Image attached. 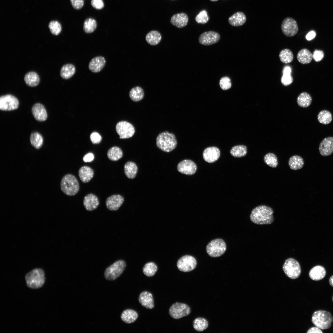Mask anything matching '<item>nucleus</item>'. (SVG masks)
<instances>
[{"label":"nucleus","mask_w":333,"mask_h":333,"mask_svg":"<svg viewBox=\"0 0 333 333\" xmlns=\"http://www.w3.org/2000/svg\"><path fill=\"white\" fill-rule=\"evenodd\" d=\"M274 211L271 207L262 205L254 208L250 216L251 221L259 225L271 224L274 221L273 214Z\"/></svg>","instance_id":"nucleus-1"},{"label":"nucleus","mask_w":333,"mask_h":333,"mask_svg":"<svg viewBox=\"0 0 333 333\" xmlns=\"http://www.w3.org/2000/svg\"><path fill=\"white\" fill-rule=\"evenodd\" d=\"M177 144L175 135L168 131L160 133L156 138L157 146L164 152H169L172 151L175 148Z\"/></svg>","instance_id":"nucleus-2"},{"label":"nucleus","mask_w":333,"mask_h":333,"mask_svg":"<svg viewBox=\"0 0 333 333\" xmlns=\"http://www.w3.org/2000/svg\"><path fill=\"white\" fill-rule=\"evenodd\" d=\"M62 191L68 196H73L78 193L80 189L79 183L73 175L68 174L64 175L60 182Z\"/></svg>","instance_id":"nucleus-3"},{"label":"nucleus","mask_w":333,"mask_h":333,"mask_svg":"<svg viewBox=\"0 0 333 333\" xmlns=\"http://www.w3.org/2000/svg\"><path fill=\"white\" fill-rule=\"evenodd\" d=\"M311 321L316 327L322 330L330 328L333 322V317L331 313L324 310H318L314 312Z\"/></svg>","instance_id":"nucleus-4"},{"label":"nucleus","mask_w":333,"mask_h":333,"mask_svg":"<svg viewBox=\"0 0 333 333\" xmlns=\"http://www.w3.org/2000/svg\"><path fill=\"white\" fill-rule=\"evenodd\" d=\"M25 280L28 287L32 289L39 288L45 282L44 271L41 269H34L26 275Z\"/></svg>","instance_id":"nucleus-5"},{"label":"nucleus","mask_w":333,"mask_h":333,"mask_svg":"<svg viewBox=\"0 0 333 333\" xmlns=\"http://www.w3.org/2000/svg\"><path fill=\"white\" fill-rule=\"evenodd\" d=\"M126 264L123 260H118L105 269L104 276L105 279L113 281L118 278L125 269Z\"/></svg>","instance_id":"nucleus-6"},{"label":"nucleus","mask_w":333,"mask_h":333,"mask_svg":"<svg viewBox=\"0 0 333 333\" xmlns=\"http://www.w3.org/2000/svg\"><path fill=\"white\" fill-rule=\"evenodd\" d=\"M226 249L224 241L221 239L212 240L208 244L206 248L207 253L212 257H219L222 255Z\"/></svg>","instance_id":"nucleus-7"},{"label":"nucleus","mask_w":333,"mask_h":333,"mask_svg":"<svg viewBox=\"0 0 333 333\" xmlns=\"http://www.w3.org/2000/svg\"><path fill=\"white\" fill-rule=\"evenodd\" d=\"M282 269L286 275L292 279L298 278L301 273V268L299 263L294 259L292 258L286 260Z\"/></svg>","instance_id":"nucleus-8"},{"label":"nucleus","mask_w":333,"mask_h":333,"mask_svg":"<svg viewBox=\"0 0 333 333\" xmlns=\"http://www.w3.org/2000/svg\"><path fill=\"white\" fill-rule=\"evenodd\" d=\"M190 312V307L187 305L179 302L173 304L169 310L170 315L175 319H179L187 316Z\"/></svg>","instance_id":"nucleus-9"},{"label":"nucleus","mask_w":333,"mask_h":333,"mask_svg":"<svg viewBox=\"0 0 333 333\" xmlns=\"http://www.w3.org/2000/svg\"><path fill=\"white\" fill-rule=\"evenodd\" d=\"M116 130L121 139L129 138L135 133V129L130 123L126 121L119 122L116 125Z\"/></svg>","instance_id":"nucleus-10"},{"label":"nucleus","mask_w":333,"mask_h":333,"mask_svg":"<svg viewBox=\"0 0 333 333\" xmlns=\"http://www.w3.org/2000/svg\"><path fill=\"white\" fill-rule=\"evenodd\" d=\"M197 261L193 256L186 255L182 257L178 261L177 266L178 269L183 272L192 271L196 267Z\"/></svg>","instance_id":"nucleus-11"},{"label":"nucleus","mask_w":333,"mask_h":333,"mask_svg":"<svg viewBox=\"0 0 333 333\" xmlns=\"http://www.w3.org/2000/svg\"><path fill=\"white\" fill-rule=\"evenodd\" d=\"M19 103L18 99L14 96L7 94L0 97V109L3 111H11L17 109Z\"/></svg>","instance_id":"nucleus-12"},{"label":"nucleus","mask_w":333,"mask_h":333,"mask_svg":"<svg viewBox=\"0 0 333 333\" xmlns=\"http://www.w3.org/2000/svg\"><path fill=\"white\" fill-rule=\"evenodd\" d=\"M281 29L283 33L287 37L295 35L298 30L296 21L290 17H287L283 20L281 25Z\"/></svg>","instance_id":"nucleus-13"},{"label":"nucleus","mask_w":333,"mask_h":333,"mask_svg":"<svg viewBox=\"0 0 333 333\" xmlns=\"http://www.w3.org/2000/svg\"><path fill=\"white\" fill-rule=\"evenodd\" d=\"M220 38V35L219 33L214 31H206L200 35L199 41L202 45L208 46L217 43Z\"/></svg>","instance_id":"nucleus-14"},{"label":"nucleus","mask_w":333,"mask_h":333,"mask_svg":"<svg viewBox=\"0 0 333 333\" xmlns=\"http://www.w3.org/2000/svg\"><path fill=\"white\" fill-rule=\"evenodd\" d=\"M197 170V166L194 162L192 161L185 159L179 163L177 166V170L180 173L188 175L194 174Z\"/></svg>","instance_id":"nucleus-15"},{"label":"nucleus","mask_w":333,"mask_h":333,"mask_svg":"<svg viewBox=\"0 0 333 333\" xmlns=\"http://www.w3.org/2000/svg\"><path fill=\"white\" fill-rule=\"evenodd\" d=\"M124 202V198L119 194L111 195L107 198L106 204L107 209L111 211L117 210Z\"/></svg>","instance_id":"nucleus-16"},{"label":"nucleus","mask_w":333,"mask_h":333,"mask_svg":"<svg viewBox=\"0 0 333 333\" xmlns=\"http://www.w3.org/2000/svg\"><path fill=\"white\" fill-rule=\"evenodd\" d=\"M319 150L321 155L327 156L333 153V137H329L324 138L320 142Z\"/></svg>","instance_id":"nucleus-17"},{"label":"nucleus","mask_w":333,"mask_h":333,"mask_svg":"<svg viewBox=\"0 0 333 333\" xmlns=\"http://www.w3.org/2000/svg\"><path fill=\"white\" fill-rule=\"evenodd\" d=\"M220 155L219 149L215 146L206 148L203 153L204 160L208 163H213L216 161L220 157Z\"/></svg>","instance_id":"nucleus-18"},{"label":"nucleus","mask_w":333,"mask_h":333,"mask_svg":"<svg viewBox=\"0 0 333 333\" xmlns=\"http://www.w3.org/2000/svg\"><path fill=\"white\" fill-rule=\"evenodd\" d=\"M106 64L105 58L102 56H96L91 59L88 65L89 70L94 73L100 72L104 67Z\"/></svg>","instance_id":"nucleus-19"},{"label":"nucleus","mask_w":333,"mask_h":333,"mask_svg":"<svg viewBox=\"0 0 333 333\" xmlns=\"http://www.w3.org/2000/svg\"><path fill=\"white\" fill-rule=\"evenodd\" d=\"M83 204L86 210L92 211L98 207L99 204V201L96 195L90 193L84 196Z\"/></svg>","instance_id":"nucleus-20"},{"label":"nucleus","mask_w":333,"mask_h":333,"mask_svg":"<svg viewBox=\"0 0 333 333\" xmlns=\"http://www.w3.org/2000/svg\"><path fill=\"white\" fill-rule=\"evenodd\" d=\"M32 113L35 118L37 121H44L47 118V113L44 106L40 103H36L32 107Z\"/></svg>","instance_id":"nucleus-21"},{"label":"nucleus","mask_w":333,"mask_h":333,"mask_svg":"<svg viewBox=\"0 0 333 333\" xmlns=\"http://www.w3.org/2000/svg\"><path fill=\"white\" fill-rule=\"evenodd\" d=\"M188 21V18L186 14L181 13L173 15L171 19V23L173 25L179 28L186 26Z\"/></svg>","instance_id":"nucleus-22"},{"label":"nucleus","mask_w":333,"mask_h":333,"mask_svg":"<svg viewBox=\"0 0 333 333\" xmlns=\"http://www.w3.org/2000/svg\"><path fill=\"white\" fill-rule=\"evenodd\" d=\"M138 300L140 304L143 307L151 309L154 307L153 296L149 292L145 291L139 295Z\"/></svg>","instance_id":"nucleus-23"},{"label":"nucleus","mask_w":333,"mask_h":333,"mask_svg":"<svg viewBox=\"0 0 333 333\" xmlns=\"http://www.w3.org/2000/svg\"><path fill=\"white\" fill-rule=\"evenodd\" d=\"M78 175L81 181L83 183H87L92 178L94 172L90 167L87 166H83L79 169Z\"/></svg>","instance_id":"nucleus-24"},{"label":"nucleus","mask_w":333,"mask_h":333,"mask_svg":"<svg viewBox=\"0 0 333 333\" xmlns=\"http://www.w3.org/2000/svg\"><path fill=\"white\" fill-rule=\"evenodd\" d=\"M326 274V270L323 266L318 265L314 266L310 271L309 276L312 280L318 281L322 279Z\"/></svg>","instance_id":"nucleus-25"},{"label":"nucleus","mask_w":333,"mask_h":333,"mask_svg":"<svg viewBox=\"0 0 333 333\" xmlns=\"http://www.w3.org/2000/svg\"><path fill=\"white\" fill-rule=\"evenodd\" d=\"M246 17L241 12H237L230 17L228 19L229 23L232 26L238 27L242 25L246 22Z\"/></svg>","instance_id":"nucleus-26"},{"label":"nucleus","mask_w":333,"mask_h":333,"mask_svg":"<svg viewBox=\"0 0 333 333\" xmlns=\"http://www.w3.org/2000/svg\"><path fill=\"white\" fill-rule=\"evenodd\" d=\"M76 71V67L73 64H68L62 66L60 70V74L62 78L68 79L74 75Z\"/></svg>","instance_id":"nucleus-27"},{"label":"nucleus","mask_w":333,"mask_h":333,"mask_svg":"<svg viewBox=\"0 0 333 333\" xmlns=\"http://www.w3.org/2000/svg\"><path fill=\"white\" fill-rule=\"evenodd\" d=\"M297 59L300 63L302 64L310 63L313 59V55L308 49L303 48L300 50L298 53Z\"/></svg>","instance_id":"nucleus-28"},{"label":"nucleus","mask_w":333,"mask_h":333,"mask_svg":"<svg viewBox=\"0 0 333 333\" xmlns=\"http://www.w3.org/2000/svg\"><path fill=\"white\" fill-rule=\"evenodd\" d=\"M138 317L137 313L131 309H127L124 311L121 314V320L126 323H131L135 322Z\"/></svg>","instance_id":"nucleus-29"},{"label":"nucleus","mask_w":333,"mask_h":333,"mask_svg":"<svg viewBox=\"0 0 333 333\" xmlns=\"http://www.w3.org/2000/svg\"><path fill=\"white\" fill-rule=\"evenodd\" d=\"M26 84L30 87H35L38 85L40 79L38 74L33 71L30 72L26 74L24 77Z\"/></svg>","instance_id":"nucleus-30"},{"label":"nucleus","mask_w":333,"mask_h":333,"mask_svg":"<svg viewBox=\"0 0 333 333\" xmlns=\"http://www.w3.org/2000/svg\"><path fill=\"white\" fill-rule=\"evenodd\" d=\"M125 175L130 179L134 178L138 172V167L136 164L132 161L126 162L124 166Z\"/></svg>","instance_id":"nucleus-31"},{"label":"nucleus","mask_w":333,"mask_h":333,"mask_svg":"<svg viewBox=\"0 0 333 333\" xmlns=\"http://www.w3.org/2000/svg\"><path fill=\"white\" fill-rule=\"evenodd\" d=\"M162 39L160 33L157 31L153 30L148 32L146 36V40L150 45L154 46L158 44Z\"/></svg>","instance_id":"nucleus-32"},{"label":"nucleus","mask_w":333,"mask_h":333,"mask_svg":"<svg viewBox=\"0 0 333 333\" xmlns=\"http://www.w3.org/2000/svg\"><path fill=\"white\" fill-rule=\"evenodd\" d=\"M290 168L294 170L302 168L304 164L303 158L299 156L295 155L291 157L288 161Z\"/></svg>","instance_id":"nucleus-33"},{"label":"nucleus","mask_w":333,"mask_h":333,"mask_svg":"<svg viewBox=\"0 0 333 333\" xmlns=\"http://www.w3.org/2000/svg\"><path fill=\"white\" fill-rule=\"evenodd\" d=\"M129 95L131 100L135 102H138L143 99L144 93L141 87L137 86L132 88L130 90Z\"/></svg>","instance_id":"nucleus-34"},{"label":"nucleus","mask_w":333,"mask_h":333,"mask_svg":"<svg viewBox=\"0 0 333 333\" xmlns=\"http://www.w3.org/2000/svg\"><path fill=\"white\" fill-rule=\"evenodd\" d=\"M312 99L310 94L306 92L301 93L298 97L297 102L298 105L303 108L308 107L311 104Z\"/></svg>","instance_id":"nucleus-35"},{"label":"nucleus","mask_w":333,"mask_h":333,"mask_svg":"<svg viewBox=\"0 0 333 333\" xmlns=\"http://www.w3.org/2000/svg\"><path fill=\"white\" fill-rule=\"evenodd\" d=\"M108 158L112 161H117L123 156L121 150L117 146H114L109 149L107 153Z\"/></svg>","instance_id":"nucleus-36"},{"label":"nucleus","mask_w":333,"mask_h":333,"mask_svg":"<svg viewBox=\"0 0 333 333\" xmlns=\"http://www.w3.org/2000/svg\"><path fill=\"white\" fill-rule=\"evenodd\" d=\"M291 69L290 67L286 66L284 68L281 79V82L283 85L287 86L292 83L293 79L291 75Z\"/></svg>","instance_id":"nucleus-37"},{"label":"nucleus","mask_w":333,"mask_h":333,"mask_svg":"<svg viewBox=\"0 0 333 333\" xmlns=\"http://www.w3.org/2000/svg\"><path fill=\"white\" fill-rule=\"evenodd\" d=\"M30 141L31 145L34 147L39 149L42 146L43 139L39 133L34 132L31 134L30 137Z\"/></svg>","instance_id":"nucleus-38"},{"label":"nucleus","mask_w":333,"mask_h":333,"mask_svg":"<svg viewBox=\"0 0 333 333\" xmlns=\"http://www.w3.org/2000/svg\"><path fill=\"white\" fill-rule=\"evenodd\" d=\"M193 327L198 331H202L206 329L208 327V323L206 319L202 318H198L193 321Z\"/></svg>","instance_id":"nucleus-39"},{"label":"nucleus","mask_w":333,"mask_h":333,"mask_svg":"<svg viewBox=\"0 0 333 333\" xmlns=\"http://www.w3.org/2000/svg\"><path fill=\"white\" fill-rule=\"evenodd\" d=\"M317 119L320 123L324 125L329 124L332 119V115L329 111L327 110H323L319 113Z\"/></svg>","instance_id":"nucleus-40"},{"label":"nucleus","mask_w":333,"mask_h":333,"mask_svg":"<svg viewBox=\"0 0 333 333\" xmlns=\"http://www.w3.org/2000/svg\"><path fill=\"white\" fill-rule=\"evenodd\" d=\"M247 153V147L244 145H237L233 146L230 150L231 154L237 158L245 156Z\"/></svg>","instance_id":"nucleus-41"},{"label":"nucleus","mask_w":333,"mask_h":333,"mask_svg":"<svg viewBox=\"0 0 333 333\" xmlns=\"http://www.w3.org/2000/svg\"><path fill=\"white\" fill-rule=\"evenodd\" d=\"M279 57L281 61L284 64L291 62L294 58L293 53L288 49L282 50L279 53Z\"/></svg>","instance_id":"nucleus-42"},{"label":"nucleus","mask_w":333,"mask_h":333,"mask_svg":"<svg viewBox=\"0 0 333 333\" xmlns=\"http://www.w3.org/2000/svg\"><path fill=\"white\" fill-rule=\"evenodd\" d=\"M158 269L157 265L153 262H149L146 264L143 268V272L146 276L150 277L153 276Z\"/></svg>","instance_id":"nucleus-43"},{"label":"nucleus","mask_w":333,"mask_h":333,"mask_svg":"<svg viewBox=\"0 0 333 333\" xmlns=\"http://www.w3.org/2000/svg\"><path fill=\"white\" fill-rule=\"evenodd\" d=\"M97 27L96 21L94 19L89 18L86 19L84 22L83 30L86 33H91L93 32Z\"/></svg>","instance_id":"nucleus-44"},{"label":"nucleus","mask_w":333,"mask_h":333,"mask_svg":"<svg viewBox=\"0 0 333 333\" xmlns=\"http://www.w3.org/2000/svg\"><path fill=\"white\" fill-rule=\"evenodd\" d=\"M264 160L265 164L272 168L276 167L278 164L277 158L273 153H269L266 154L264 157Z\"/></svg>","instance_id":"nucleus-45"},{"label":"nucleus","mask_w":333,"mask_h":333,"mask_svg":"<svg viewBox=\"0 0 333 333\" xmlns=\"http://www.w3.org/2000/svg\"><path fill=\"white\" fill-rule=\"evenodd\" d=\"M48 27L51 33L54 35H58L61 32L62 27L60 24L57 21H51Z\"/></svg>","instance_id":"nucleus-46"},{"label":"nucleus","mask_w":333,"mask_h":333,"mask_svg":"<svg viewBox=\"0 0 333 333\" xmlns=\"http://www.w3.org/2000/svg\"><path fill=\"white\" fill-rule=\"evenodd\" d=\"M196 21L199 23L205 24L209 20V17L206 10H204L201 11L196 16Z\"/></svg>","instance_id":"nucleus-47"},{"label":"nucleus","mask_w":333,"mask_h":333,"mask_svg":"<svg viewBox=\"0 0 333 333\" xmlns=\"http://www.w3.org/2000/svg\"><path fill=\"white\" fill-rule=\"evenodd\" d=\"M219 84L223 90H228L231 88L232 86L231 80L227 76L223 77L220 80Z\"/></svg>","instance_id":"nucleus-48"},{"label":"nucleus","mask_w":333,"mask_h":333,"mask_svg":"<svg viewBox=\"0 0 333 333\" xmlns=\"http://www.w3.org/2000/svg\"><path fill=\"white\" fill-rule=\"evenodd\" d=\"M313 55V58L316 62L320 61L323 58L324 54L323 51L315 50Z\"/></svg>","instance_id":"nucleus-49"},{"label":"nucleus","mask_w":333,"mask_h":333,"mask_svg":"<svg viewBox=\"0 0 333 333\" xmlns=\"http://www.w3.org/2000/svg\"><path fill=\"white\" fill-rule=\"evenodd\" d=\"M90 139L93 144H98L101 142V137L98 133L94 132L91 134Z\"/></svg>","instance_id":"nucleus-50"},{"label":"nucleus","mask_w":333,"mask_h":333,"mask_svg":"<svg viewBox=\"0 0 333 333\" xmlns=\"http://www.w3.org/2000/svg\"><path fill=\"white\" fill-rule=\"evenodd\" d=\"M91 3L93 7L97 10L102 9L104 6L102 0H92Z\"/></svg>","instance_id":"nucleus-51"},{"label":"nucleus","mask_w":333,"mask_h":333,"mask_svg":"<svg viewBox=\"0 0 333 333\" xmlns=\"http://www.w3.org/2000/svg\"><path fill=\"white\" fill-rule=\"evenodd\" d=\"M73 7L75 9L81 8L84 4V0H70Z\"/></svg>","instance_id":"nucleus-52"},{"label":"nucleus","mask_w":333,"mask_h":333,"mask_svg":"<svg viewBox=\"0 0 333 333\" xmlns=\"http://www.w3.org/2000/svg\"><path fill=\"white\" fill-rule=\"evenodd\" d=\"M94 154L91 153H89L85 155L83 158V161L85 162H91L94 159Z\"/></svg>","instance_id":"nucleus-53"},{"label":"nucleus","mask_w":333,"mask_h":333,"mask_svg":"<svg viewBox=\"0 0 333 333\" xmlns=\"http://www.w3.org/2000/svg\"><path fill=\"white\" fill-rule=\"evenodd\" d=\"M316 34L315 31L312 30L308 32L306 35V39L308 41L312 40L315 38Z\"/></svg>","instance_id":"nucleus-54"},{"label":"nucleus","mask_w":333,"mask_h":333,"mask_svg":"<svg viewBox=\"0 0 333 333\" xmlns=\"http://www.w3.org/2000/svg\"><path fill=\"white\" fill-rule=\"evenodd\" d=\"M307 333H323V332L321 329L315 327H312L309 329L307 332Z\"/></svg>","instance_id":"nucleus-55"},{"label":"nucleus","mask_w":333,"mask_h":333,"mask_svg":"<svg viewBox=\"0 0 333 333\" xmlns=\"http://www.w3.org/2000/svg\"><path fill=\"white\" fill-rule=\"evenodd\" d=\"M329 281L330 285L333 287V275L330 278Z\"/></svg>","instance_id":"nucleus-56"},{"label":"nucleus","mask_w":333,"mask_h":333,"mask_svg":"<svg viewBox=\"0 0 333 333\" xmlns=\"http://www.w3.org/2000/svg\"><path fill=\"white\" fill-rule=\"evenodd\" d=\"M210 0L212 1L215 2V1H217L218 0Z\"/></svg>","instance_id":"nucleus-57"},{"label":"nucleus","mask_w":333,"mask_h":333,"mask_svg":"<svg viewBox=\"0 0 333 333\" xmlns=\"http://www.w3.org/2000/svg\"><path fill=\"white\" fill-rule=\"evenodd\" d=\"M332 301H333V297H332Z\"/></svg>","instance_id":"nucleus-58"}]
</instances>
